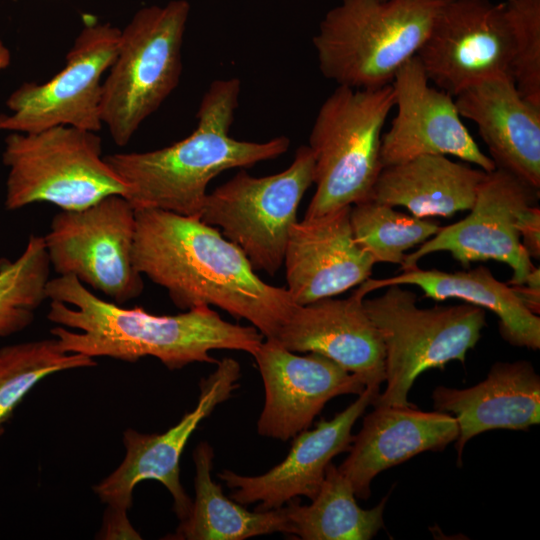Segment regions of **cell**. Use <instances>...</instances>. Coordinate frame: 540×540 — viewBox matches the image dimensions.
I'll return each mask as SVG.
<instances>
[{
	"mask_svg": "<svg viewBox=\"0 0 540 540\" xmlns=\"http://www.w3.org/2000/svg\"><path fill=\"white\" fill-rule=\"evenodd\" d=\"M394 104L391 84L337 86L322 103L309 135L315 192L305 219L371 199L383 169L382 129Z\"/></svg>",
	"mask_w": 540,
	"mask_h": 540,
	"instance_id": "5",
	"label": "cell"
},
{
	"mask_svg": "<svg viewBox=\"0 0 540 540\" xmlns=\"http://www.w3.org/2000/svg\"><path fill=\"white\" fill-rule=\"evenodd\" d=\"M361 285L347 298H324L297 305L276 340L285 349L319 353L380 391L385 381V352L369 318Z\"/></svg>",
	"mask_w": 540,
	"mask_h": 540,
	"instance_id": "18",
	"label": "cell"
},
{
	"mask_svg": "<svg viewBox=\"0 0 540 540\" xmlns=\"http://www.w3.org/2000/svg\"><path fill=\"white\" fill-rule=\"evenodd\" d=\"M511 75L519 93L540 107V0H507Z\"/></svg>",
	"mask_w": 540,
	"mask_h": 540,
	"instance_id": "30",
	"label": "cell"
},
{
	"mask_svg": "<svg viewBox=\"0 0 540 540\" xmlns=\"http://www.w3.org/2000/svg\"><path fill=\"white\" fill-rule=\"evenodd\" d=\"M135 269L183 310L216 306L276 339L297 304L285 287L264 282L242 250L198 216L135 209Z\"/></svg>",
	"mask_w": 540,
	"mask_h": 540,
	"instance_id": "1",
	"label": "cell"
},
{
	"mask_svg": "<svg viewBox=\"0 0 540 540\" xmlns=\"http://www.w3.org/2000/svg\"><path fill=\"white\" fill-rule=\"evenodd\" d=\"M454 100L460 116L477 126L495 167L539 190L540 107L509 77L479 81Z\"/></svg>",
	"mask_w": 540,
	"mask_h": 540,
	"instance_id": "21",
	"label": "cell"
},
{
	"mask_svg": "<svg viewBox=\"0 0 540 540\" xmlns=\"http://www.w3.org/2000/svg\"><path fill=\"white\" fill-rule=\"evenodd\" d=\"M396 115L382 134L383 167L425 154L451 155L490 172L496 167L483 153L461 120L454 97L432 87L417 56L392 83Z\"/></svg>",
	"mask_w": 540,
	"mask_h": 540,
	"instance_id": "15",
	"label": "cell"
},
{
	"mask_svg": "<svg viewBox=\"0 0 540 540\" xmlns=\"http://www.w3.org/2000/svg\"><path fill=\"white\" fill-rule=\"evenodd\" d=\"M240 91L238 78L215 80L201 99L197 126L189 136L156 150L104 156L126 184L125 198L135 209L200 217L208 184L217 175L287 152L290 140L286 136L264 142L231 137Z\"/></svg>",
	"mask_w": 540,
	"mask_h": 540,
	"instance_id": "3",
	"label": "cell"
},
{
	"mask_svg": "<svg viewBox=\"0 0 540 540\" xmlns=\"http://www.w3.org/2000/svg\"><path fill=\"white\" fill-rule=\"evenodd\" d=\"M253 357L265 388L257 423L262 436L287 441L308 429L332 398L360 395L366 388L329 358L314 352L297 355L273 339H264Z\"/></svg>",
	"mask_w": 540,
	"mask_h": 540,
	"instance_id": "16",
	"label": "cell"
},
{
	"mask_svg": "<svg viewBox=\"0 0 540 540\" xmlns=\"http://www.w3.org/2000/svg\"><path fill=\"white\" fill-rule=\"evenodd\" d=\"M314 156L298 147L290 166L254 177L240 170L207 193L200 219L239 247L255 271L275 275L283 265L299 204L314 182Z\"/></svg>",
	"mask_w": 540,
	"mask_h": 540,
	"instance_id": "9",
	"label": "cell"
},
{
	"mask_svg": "<svg viewBox=\"0 0 540 540\" xmlns=\"http://www.w3.org/2000/svg\"><path fill=\"white\" fill-rule=\"evenodd\" d=\"M353 436L349 455L338 470L355 496L368 499L371 482L382 471L425 451H439L458 438L455 417L410 406H373Z\"/></svg>",
	"mask_w": 540,
	"mask_h": 540,
	"instance_id": "20",
	"label": "cell"
},
{
	"mask_svg": "<svg viewBox=\"0 0 540 540\" xmlns=\"http://www.w3.org/2000/svg\"><path fill=\"white\" fill-rule=\"evenodd\" d=\"M521 243L529 257H540V208L538 204L527 207L518 222Z\"/></svg>",
	"mask_w": 540,
	"mask_h": 540,
	"instance_id": "31",
	"label": "cell"
},
{
	"mask_svg": "<svg viewBox=\"0 0 540 540\" xmlns=\"http://www.w3.org/2000/svg\"><path fill=\"white\" fill-rule=\"evenodd\" d=\"M195 498L187 517L167 539L173 540H243L255 536L287 533L285 506L254 512L224 495L212 480L214 452L207 442L195 448Z\"/></svg>",
	"mask_w": 540,
	"mask_h": 540,
	"instance_id": "25",
	"label": "cell"
},
{
	"mask_svg": "<svg viewBox=\"0 0 540 540\" xmlns=\"http://www.w3.org/2000/svg\"><path fill=\"white\" fill-rule=\"evenodd\" d=\"M94 358L64 351L47 338L0 348V436L24 397L42 379L66 370L94 367Z\"/></svg>",
	"mask_w": 540,
	"mask_h": 540,
	"instance_id": "27",
	"label": "cell"
},
{
	"mask_svg": "<svg viewBox=\"0 0 540 540\" xmlns=\"http://www.w3.org/2000/svg\"><path fill=\"white\" fill-rule=\"evenodd\" d=\"M416 56L428 80L453 97L485 79H512L504 3L446 0Z\"/></svg>",
	"mask_w": 540,
	"mask_h": 540,
	"instance_id": "13",
	"label": "cell"
},
{
	"mask_svg": "<svg viewBox=\"0 0 540 540\" xmlns=\"http://www.w3.org/2000/svg\"><path fill=\"white\" fill-rule=\"evenodd\" d=\"M391 285H415L435 301L456 298L492 311L499 318L501 336L511 345L531 350L540 348V318L523 303L514 288L498 281L489 268L445 272L418 265L398 275L368 278L361 286L368 293Z\"/></svg>",
	"mask_w": 540,
	"mask_h": 540,
	"instance_id": "23",
	"label": "cell"
},
{
	"mask_svg": "<svg viewBox=\"0 0 540 540\" xmlns=\"http://www.w3.org/2000/svg\"><path fill=\"white\" fill-rule=\"evenodd\" d=\"M3 164L8 169L4 206L17 210L38 202L81 210L127 186L106 163L95 131L59 125L37 132H10Z\"/></svg>",
	"mask_w": 540,
	"mask_h": 540,
	"instance_id": "8",
	"label": "cell"
},
{
	"mask_svg": "<svg viewBox=\"0 0 540 540\" xmlns=\"http://www.w3.org/2000/svg\"><path fill=\"white\" fill-rule=\"evenodd\" d=\"M387 499L371 509L361 508L350 482L330 462L311 504L300 505L293 499L284 505L286 534L303 540H369L384 527Z\"/></svg>",
	"mask_w": 540,
	"mask_h": 540,
	"instance_id": "26",
	"label": "cell"
},
{
	"mask_svg": "<svg viewBox=\"0 0 540 540\" xmlns=\"http://www.w3.org/2000/svg\"><path fill=\"white\" fill-rule=\"evenodd\" d=\"M486 171L445 155L425 154L383 167L371 199L402 206L419 218L469 211Z\"/></svg>",
	"mask_w": 540,
	"mask_h": 540,
	"instance_id": "24",
	"label": "cell"
},
{
	"mask_svg": "<svg viewBox=\"0 0 540 540\" xmlns=\"http://www.w3.org/2000/svg\"><path fill=\"white\" fill-rule=\"evenodd\" d=\"M538 199L539 190L514 175L498 168L487 172L469 215L440 227L414 252L405 255L401 270L417 265L424 256L447 251L463 267L487 260L506 263L513 271L508 284H523L535 266L521 243L518 222L522 212L537 204Z\"/></svg>",
	"mask_w": 540,
	"mask_h": 540,
	"instance_id": "12",
	"label": "cell"
},
{
	"mask_svg": "<svg viewBox=\"0 0 540 540\" xmlns=\"http://www.w3.org/2000/svg\"><path fill=\"white\" fill-rule=\"evenodd\" d=\"M240 365L232 358L217 362L216 370L200 382V396L195 408L164 433L123 432L125 457L120 465L93 487L107 507L128 511L133 503L135 486L144 480L159 481L173 498V509L180 521L192 505L180 481V458L199 423L215 407L229 399L238 387Z\"/></svg>",
	"mask_w": 540,
	"mask_h": 540,
	"instance_id": "14",
	"label": "cell"
},
{
	"mask_svg": "<svg viewBox=\"0 0 540 540\" xmlns=\"http://www.w3.org/2000/svg\"><path fill=\"white\" fill-rule=\"evenodd\" d=\"M47 318L61 348L91 358L126 362L151 356L168 369L194 362L216 363L210 351L227 349L254 354L264 341L254 326L223 320L210 306L176 315H154L142 307L125 308L93 294L73 275L49 279Z\"/></svg>",
	"mask_w": 540,
	"mask_h": 540,
	"instance_id": "2",
	"label": "cell"
},
{
	"mask_svg": "<svg viewBox=\"0 0 540 540\" xmlns=\"http://www.w3.org/2000/svg\"><path fill=\"white\" fill-rule=\"evenodd\" d=\"M11 62V53L8 47L0 40V70L5 69Z\"/></svg>",
	"mask_w": 540,
	"mask_h": 540,
	"instance_id": "34",
	"label": "cell"
},
{
	"mask_svg": "<svg viewBox=\"0 0 540 540\" xmlns=\"http://www.w3.org/2000/svg\"><path fill=\"white\" fill-rule=\"evenodd\" d=\"M189 13L186 0L147 6L121 30L100 104L102 124L118 146L128 144L178 85Z\"/></svg>",
	"mask_w": 540,
	"mask_h": 540,
	"instance_id": "7",
	"label": "cell"
},
{
	"mask_svg": "<svg viewBox=\"0 0 540 540\" xmlns=\"http://www.w3.org/2000/svg\"><path fill=\"white\" fill-rule=\"evenodd\" d=\"M377 297L364 299L385 352V383L372 406H410L408 395L417 377L428 369L464 363L486 326L485 309L469 303L420 308L417 295L391 285Z\"/></svg>",
	"mask_w": 540,
	"mask_h": 540,
	"instance_id": "6",
	"label": "cell"
},
{
	"mask_svg": "<svg viewBox=\"0 0 540 540\" xmlns=\"http://www.w3.org/2000/svg\"><path fill=\"white\" fill-rule=\"evenodd\" d=\"M101 539H141L130 524L127 512L107 507L99 533Z\"/></svg>",
	"mask_w": 540,
	"mask_h": 540,
	"instance_id": "32",
	"label": "cell"
},
{
	"mask_svg": "<svg viewBox=\"0 0 540 540\" xmlns=\"http://www.w3.org/2000/svg\"><path fill=\"white\" fill-rule=\"evenodd\" d=\"M379 393L366 387L331 420H321L314 429L298 433L286 458L262 475L243 476L229 470L219 473L218 477L234 490L231 499L244 506L258 503L259 511L280 508L299 496L312 500L328 464L336 455L349 450L355 422Z\"/></svg>",
	"mask_w": 540,
	"mask_h": 540,
	"instance_id": "17",
	"label": "cell"
},
{
	"mask_svg": "<svg viewBox=\"0 0 540 540\" xmlns=\"http://www.w3.org/2000/svg\"><path fill=\"white\" fill-rule=\"evenodd\" d=\"M350 208L291 227L283 264L285 288L297 305L334 297L370 278L375 262L354 240Z\"/></svg>",
	"mask_w": 540,
	"mask_h": 540,
	"instance_id": "19",
	"label": "cell"
},
{
	"mask_svg": "<svg viewBox=\"0 0 540 540\" xmlns=\"http://www.w3.org/2000/svg\"><path fill=\"white\" fill-rule=\"evenodd\" d=\"M349 218L354 240L375 263L401 265L407 250L431 238L441 227L372 199L352 205Z\"/></svg>",
	"mask_w": 540,
	"mask_h": 540,
	"instance_id": "28",
	"label": "cell"
},
{
	"mask_svg": "<svg viewBox=\"0 0 540 540\" xmlns=\"http://www.w3.org/2000/svg\"><path fill=\"white\" fill-rule=\"evenodd\" d=\"M135 228V208L122 195L81 210H61L43 237L50 266L123 305L144 287L133 264Z\"/></svg>",
	"mask_w": 540,
	"mask_h": 540,
	"instance_id": "10",
	"label": "cell"
},
{
	"mask_svg": "<svg viewBox=\"0 0 540 540\" xmlns=\"http://www.w3.org/2000/svg\"><path fill=\"white\" fill-rule=\"evenodd\" d=\"M526 307L535 314L540 311V270L538 267L529 274L521 285H511Z\"/></svg>",
	"mask_w": 540,
	"mask_h": 540,
	"instance_id": "33",
	"label": "cell"
},
{
	"mask_svg": "<svg viewBox=\"0 0 540 540\" xmlns=\"http://www.w3.org/2000/svg\"><path fill=\"white\" fill-rule=\"evenodd\" d=\"M446 0H342L313 37L323 76L354 89L390 85L415 57Z\"/></svg>",
	"mask_w": 540,
	"mask_h": 540,
	"instance_id": "4",
	"label": "cell"
},
{
	"mask_svg": "<svg viewBox=\"0 0 540 540\" xmlns=\"http://www.w3.org/2000/svg\"><path fill=\"white\" fill-rule=\"evenodd\" d=\"M121 30L110 23L85 21L61 71L44 83L26 82L7 98L10 113L0 114V132L31 133L54 126L98 132L102 76L113 64Z\"/></svg>",
	"mask_w": 540,
	"mask_h": 540,
	"instance_id": "11",
	"label": "cell"
},
{
	"mask_svg": "<svg viewBox=\"0 0 540 540\" xmlns=\"http://www.w3.org/2000/svg\"><path fill=\"white\" fill-rule=\"evenodd\" d=\"M433 407L452 413L459 434L455 441L458 464L467 442L493 429L528 430L540 422V377L526 360L496 362L487 377L465 389L438 386Z\"/></svg>",
	"mask_w": 540,
	"mask_h": 540,
	"instance_id": "22",
	"label": "cell"
},
{
	"mask_svg": "<svg viewBox=\"0 0 540 540\" xmlns=\"http://www.w3.org/2000/svg\"><path fill=\"white\" fill-rule=\"evenodd\" d=\"M50 262L42 236L31 235L15 260H0V337L27 328L47 299Z\"/></svg>",
	"mask_w": 540,
	"mask_h": 540,
	"instance_id": "29",
	"label": "cell"
}]
</instances>
